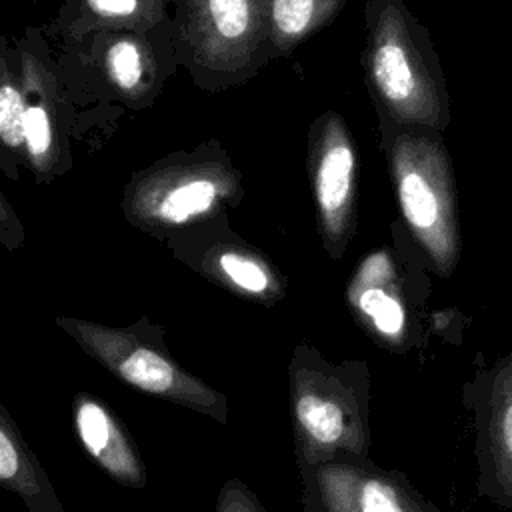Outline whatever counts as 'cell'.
<instances>
[{
  "label": "cell",
  "mask_w": 512,
  "mask_h": 512,
  "mask_svg": "<svg viewBox=\"0 0 512 512\" xmlns=\"http://www.w3.org/2000/svg\"><path fill=\"white\" fill-rule=\"evenodd\" d=\"M288 392L300 480L326 462L370 458V368L364 360L334 364L300 344L288 364Z\"/></svg>",
  "instance_id": "1"
},
{
  "label": "cell",
  "mask_w": 512,
  "mask_h": 512,
  "mask_svg": "<svg viewBox=\"0 0 512 512\" xmlns=\"http://www.w3.org/2000/svg\"><path fill=\"white\" fill-rule=\"evenodd\" d=\"M24 144L36 166H42L52 150L50 118L42 106H28L24 116Z\"/></svg>",
  "instance_id": "17"
},
{
  "label": "cell",
  "mask_w": 512,
  "mask_h": 512,
  "mask_svg": "<svg viewBox=\"0 0 512 512\" xmlns=\"http://www.w3.org/2000/svg\"><path fill=\"white\" fill-rule=\"evenodd\" d=\"M206 10L212 28L224 40H238L250 26L248 0H206Z\"/></svg>",
  "instance_id": "14"
},
{
  "label": "cell",
  "mask_w": 512,
  "mask_h": 512,
  "mask_svg": "<svg viewBox=\"0 0 512 512\" xmlns=\"http://www.w3.org/2000/svg\"><path fill=\"white\" fill-rule=\"evenodd\" d=\"M108 66L114 82L124 88L132 90L140 84L142 78V56L136 44L128 40L116 42L108 52Z\"/></svg>",
  "instance_id": "16"
},
{
  "label": "cell",
  "mask_w": 512,
  "mask_h": 512,
  "mask_svg": "<svg viewBox=\"0 0 512 512\" xmlns=\"http://www.w3.org/2000/svg\"><path fill=\"white\" fill-rule=\"evenodd\" d=\"M56 324L124 384L228 424V398L178 364L156 326L138 322L128 328H110L64 316L56 318Z\"/></svg>",
  "instance_id": "4"
},
{
  "label": "cell",
  "mask_w": 512,
  "mask_h": 512,
  "mask_svg": "<svg viewBox=\"0 0 512 512\" xmlns=\"http://www.w3.org/2000/svg\"><path fill=\"white\" fill-rule=\"evenodd\" d=\"M88 4L104 16H130L138 8V0H88Z\"/></svg>",
  "instance_id": "19"
},
{
  "label": "cell",
  "mask_w": 512,
  "mask_h": 512,
  "mask_svg": "<svg viewBox=\"0 0 512 512\" xmlns=\"http://www.w3.org/2000/svg\"><path fill=\"white\" fill-rule=\"evenodd\" d=\"M224 180L216 172L192 170L176 176H168L158 182L154 192L140 196V208L152 218L166 224H182L194 216L206 214L226 192Z\"/></svg>",
  "instance_id": "11"
},
{
  "label": "cell",
  "mask_w": 512,
  "mask_h": 512,
  "mask_svg": "<svg viewBox=\"0 0 512 512\" xmlns=\"http://www.w3.org/2000/svg\"><path fill=\"white\" fill-rule=\"evenodd\" d=\"M392 238L394 248L380 246L360 260L350 276L346 300L356 322L380 348L404 354L416 346L422 334L430 284L420 252L416 258L404 256L398 232Z\"/></svg>",
  "instance_id": "5"
},
{
  "label": "cell",
  "mask_w": 512,
  "mask_h": 512,
  "mask_svg": "<svg viewBox=\"0 0 512 512\" xmlns=\"http://www.w3.org/2000/svg\"><path fill=\"white\" fill-rule=\"evenodd\" d=\"M12 226H14L12 208L4 202V198L0 194V232H12Z\"/></svg>",
  "instance_id": "20"
},
{
  "label": "cell",
  "mask_w": 512,
  "mask_h": 512,
  "mask_svg": "<svg viewBox=\"0 0 512 512\" xmlns=\"http://www.w3.org/2000/svg\"><path fill=\"white\" fill-rule=\"evenodd\" d=\"M214 512H266V508L240 478H228L218 492Z\"/></svg>",
  "instance_id": "18"
},
{
  "label": "cell",
  "mask_w": 512,
  "mask_h": 512,
  "mask_svg": "<svg viewBox=\"0 0 512 512\" xmlns=\"http://www.w3.org/2000/svg\"><path fill=\"white\" fill-rule=\"evenodd\" d=\"M0 486L16 494L28 512H68L44 466L28 446L12 414L0 402Z\"/></svg>",
  "instance_id": "10"
},
{
  "label": "cell",
  "mask_w": 512,
  "mask_h": 512,
  "mask_svg": "<svg viewBox=\"0 0 512 512\" xmlns=\"http://www.w3.org/2000/svg\"><path fill=\"white\" fill-rule=\"evenodd\" d=\"M402 228L426 266L448 280L462 256L452 156L442 132L378 118Z\"/></svg>",
  "instance_id": "3"
},
{
  "label": "cell",
  "mask_w": 512,
  "mask_h": 512,
  "mask_svg": "<svg viewBox=\"0 0 512 512\" xmlns=\"http://www.w3.org/2000/svg\"><path fill=\"white\" fill-rule=\"evenodd\" d=\"M218 268L230 282V286H234L242 294L262 300H272L278 296V284L272 274L260 262L248 256L226 252L218 258Z\"/></svg>",
  "instance_id": "13"
},
{
  "label": "cell",
  "mask_w": 512,
  "mask_h": 512,
  "mask_svg": "<svg viewBox=\"0 0 512 512\" xmlns=\"http://www.w3.org/2000/svg\"><path fill=\"white\" fill-rule=\"evenodd\" d=\"M464 398L474 412L478 492L512 512V348L476 372Z\"/></svg>",
  "instance_id": "7"
},
{
  "label": "cell",
  "mask_w": 512,
  "mask_h": 512,
  "mask_svg": "<svg viewBox=\"0 0 512 512\" xmlns=\"http://www.w3.org/2000/svg\"><path fill=\"white\" fill-rule=\"evenodd\" d=\"M346 0H272V24L276 36L288 44L330 20Z\"/></svg>",
  "instance_id": "12"
},
{
  "label": "cell",
  "mask_w": 512,
  "mask_h": 512,
  "mask_svg": "<svg viewBox=\"0 0 512 512\" xmlns=\"http://www.w3.org/2000/svg\"><path fill=\"white\" fill-rule=\"evenodd\" d=\"M24 100L18 88L4 80L0 82V140L10 148H20L24 142Z\"/></svg>",
  "instance_id": "15"
},
{
  "label": "cell",
  "mask_w": 512,
  "mask_h": 512,
  "mask_svg": "<svg viewBox=\"0 0 512 512\" xmlns=\"http://www.w3.org/2000/svg\"><path fill=\"white\" fill-rule=\"evenodd\" d=\"M320 512H436L402 472L370 458H344L318 466L302 478Z\"/></svg>",
  "instance_id": "8"
},
{
  "label": "cell",
  "mask_w": 512,
  "mask_h": 512,
  "mask_svg": "<svg viewBox=\"0 0 512 512\" xmlns=\"http://www.w3.org/2000/svg\"><path fill=\"white\" fill-rule=\"evenodd\" d=\"M302 512H320L314 498L302 490Z\"/></svg>",
  "instance_id": "21"
},
{
  "label": "cell",
  "mask_w": 512,
  "mask_h": 512,
  "mask_svg": "<svg viewBox=\"0 0 512 512\" xmlns=\"http://www.w3.org/2000/svg\"><path fill=\"white\" fill-rule=\"evenodd\" d=\"M72 422L82 450L104 474L126 488L140 490L148 484L136 442L102 398L90 392H76L72 398Z\"/></svg>",
  "instance_id": "9"
},
{
  "label": "cell",
  "mask_w": 512,
  "mask_h": 512,
  "mask_svg": "<svg viewBox=\"0 0 512 512\" xmlns=\"http://www.w3.org/2000/svg\"><path fill=\"white\" fill-rule=\"evenodd\" d=\"M362 64L378 118L444 132L452 100L428 28L404 0H368Z\"/></svg>",
  "instance_id": "2"
},
{
  "label": "cell",
  "mask_w": 512,
  "mask_h": 512,
  "mask_svg": "<svg viewBox=\"0 0 512 512\" xmlns=\"http://www.w3.org/2000/svg\"><path fill=\"white\" fill-rule=\"evenodd\" d=\"M356 172L354 138L336 112L318 118L310 142V176L324 246L340 258L356 230Z\"/></svg>",
  "instance_id": "6"
}]
</instances>
